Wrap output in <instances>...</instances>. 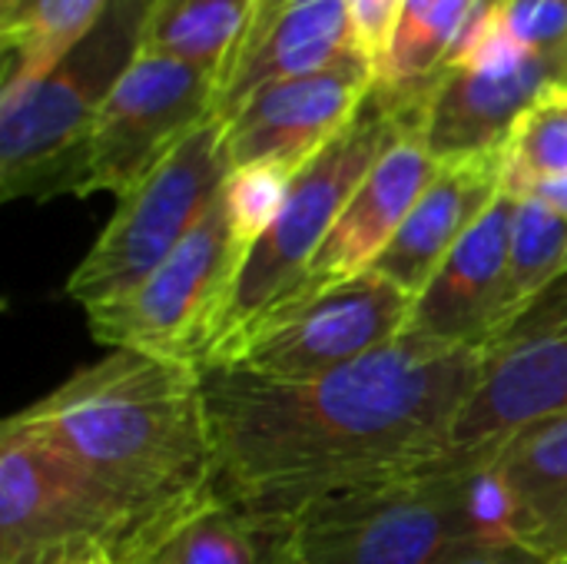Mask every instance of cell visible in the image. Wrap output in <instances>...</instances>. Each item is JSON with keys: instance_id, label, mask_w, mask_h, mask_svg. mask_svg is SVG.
<instances>
[{"instance_id": "obj_22", "label": "cell", "mask_w": 567, "mask_h": 564, "mask_svg": "<svg viewBox=\"0 0 567 564\" xmlns=\"http://www.w3.org/2000/svg\"><path fill=\"white\" fill-rule=\"evenodd\" d=\"M133 564H269L262 532L219 492L166 525Z\"/></svg>"}, {"instance_id": "obj_3", "label": "cell", "mask_w": 567, "mask_h": 564, "mask_svg": "<svg viewBox=\"0 0 567 564\" xmlns=\"http://www.w3.org/2000/svg\"><path fill=\"white\" fill-rule=\"evenodd\" d=\"M498 449H449L419 469L302 505L262 529L269 564H452L468 552L498 548L475 502L478 469Z\"/></svg>"}, {"instance_id": "obj_18", "label": "cell", "mask_w": 567, "mask_h": 564, "mask_svg": "<svg viewBox=\"0 0 567 564\" xmlns=\"http://www.w3.org/2000/svg\"><path fill=\"white\" fill-rule=\"evenodd\" d=\"M478 0H405L395 37L375 66V90L429 100Z\"/></svg>"}, {"instance_id": "obj_12", "label": "cell", "mask_w": 567, "mask_h": 564, "mask_svg": "<svg viewBox=\"0 0 567 564\" xmlns=\"http://www.w3.org/2000/svg\"><path fill=\"white\" fill-rule=\"evenodd\" d=\"M372 86L375 70L365 60L262 86L233 120H226L233 170L249 163H282L299 173L355 120Z\"/></svg>"}, {"instance_id": "obj_8", "label": "cell", "mask_w": 567, "mask_h": 564, "mask_svg": "<svg viewBox=\"0 0 567 564\" xmlns=\"http://www.w3.org/2000/svg\"><path fill=\"white\" fill-rule=\"evenodd\" d=\"M226 123L209 120L136 183L90 253L66 279V296L86 309L133 293L199 223L229 176Z\"/></svg>"}, {"instance_id": "obj_20", "label": "cell", "mask_w": 567, "mask_h": 564, "mask_svg": "<svg viewBox=\"0 0 567 564\" xmlns=\"http://www.w3.org/2000/svg\"><path fill=\"white\" fill-rule=\"evenodd\" d=\"M567 276V216L535 196H522L515 209L512 253L498 306L495 342L508 336Z\"/></svg>"}, {"instance_id": "obj_27", "label": "cell", "mask_w": 567, "mask_h": 564, "mask_svg": "<svg viewBox=\"0 0 567 564\" xmlns=\"http://www.w3.org/2000/svg\"><path fill=\"white\" fill-rule=\"evenodd\" d=\"M528 196H535V199L548 203L555 213L567 216V176H555V180H545V183H538V186H535Z\"/></svg>"}, {"instance_id": "obj_13", "label": "cell", "mask_w": 567, "mask_h": 564, "mask_svg": "<svg viewBox=\"0 0 567 564\" xmlns=\"http://www.w3.org/2000/svg\"><path fill=\"white\" fill-rule=\"evenodd\" d=\"M355 60L365 57L355 47L346 0H256L216 83V120H233L236 110L269 83Z\"/></svg>"}, {"instance_id": "obj_15", "label": "cell", "mask_w": 567, "mask_h": 564, "mask_svg": "<svg viewBox=\"0 0 567 564\" xmlns=\"http://www.w3.org/2000/svg\"><path fill=\"white\" fill-rule=\"evenodd\" d=\"M439 166L442 163L432 156L422 123L409 126L369 170V176L342 209L339 223L332 226L329 239L319 246L309 273L302 276V283L292 289L289 299L316 296L322 289H332L339 283L369 273L395 239L399 226L405 223L419 196L435 180Z\"/></svg>"}, {"instance_id": "obj_16", "label": "cell", "mask_w": 567, "mask_h": 564, "mask_svg": "<svg viewBox=\"0 0 567 564\" xmlns=\"http://www.w3.org/2000/svg\"><path fill=\"white\" fill-rule=\"evenodd\" d=\"M502 189L505 146L478 156L445 160L372 269L419 299L455 243L485 216Z\"/></svg>"}, {"instance_id": "obj_7", "label": "cell", "mask_w": 567, "mask_h": 564, "mask_svg": "<svg viewBox=\"0 0 567 564\" xmlns=\"http://www.w3.org/2000/svg\"><path fill=\"white\" fill-rule=\"evenodd\" d=\"M412 309V293L369 269L316 296L279 302L219 342L203 366L262 382L326 379L399 342L409 329Z\"/></svg>"}, {"instance_id": "obj_26", "label": "cell", "mask_w": 567, "mask_h": 564, "mask_svg": "<svg viewBox=\"0 0 567 564\" xmlns=\"http://www.w3.org/2000/svg\"><path fill=\"white\" fill-rule=\"evenodd\" d=\"M452 564H548L545 558L518 548V545H498V548H478V552H468L462 558H455Z\"/></svg>"}, {"instance_id": "obj_6", "label": "cell", "mask_w": 567, "mask_h": 564, "mask_svg": "<svg viewBox=\"0 0 567 564\" xmlns=\"http://www.w3.org/2000/svg\"><path fill=\"white\" fill-rule=\"evenodd\" d=\"M143 529L50 439L10 416L0 429V564H130Z\"/></svg>"}, {"instance_id": "obj_4", "label": "cell", "mask_w": 567, "mask_h": 564, "mask_svg": "<svg viewBox=\"0 0 567 564\" xmlns=\"http://www.w3.org/2000/svg\"><path fill=\"white\" fill-rule=\"evenodd\" d=\"M150 0H113L103 20L47 73L0 90L3 199H50L83 183L93 123L143 53Z\"/></svg>"}, {"instance_id": "obj_14", "label": "cell", "mask_w": 567, "mask_h": 564, "mask_svg": "<svg viewBox=\"0 0 567 564\" xmlns=\"http://www.w3.org/2000/svg\"><path fill=\"white\" fill-rule=\"evenodd\" d=\"M518 196L498 193L419 293L405 336L435 349H492Z\"/></svg>"}, {"instance_id": "obj_25", "label": "cell", "mask_w": 567, "mask_h": 564, "mask_svg": "<svg viewBox=\"0 0 567 564\" xmlns=\"http://www.w3.org/2000/svg\"><path fill=\"white\" fill-rule=\"evenodd\" d=\"M402 7H405V0H346L355 47L372 63V70L382 63V57L395 37Z\"/></svg>"}, {"instance_id": "obj_1", "label": "cell", "mask_w": 567, "mask_h": 564, "mask_svg": "<svg viewBox=\"0 0 567 564\" xmlns=\"http://www.w3.org/2000/svg\"><path fill=\"white\" fill-rule=\"evenodd\" d=\"M482 366L485 349L409 336L312 382L203 366L216 492L262 532L322 495L435 462Z\"/></svg>"}, {"instance_id": "obj_5", "label": "cell", "mask_w": 567, "mask_h": 564, "mask_svg": "<svg viewBox=\"0 0 567 564\" xmlns=\"http://www.w3.org/2000/svg\"><path fill=\"white\" fill-rule=\"evenodd\" d=\"M425 106L429 100H399L372 86L355 120L296 173L282 213L236 276L209 352L292 296L369 170L409 126L425 123Z\"/></svg>"}, {"instance_id": "obj_28", "label": "cell", "mask_w": 567, "mask_h": 564, "mask_svg": "<svg viewBox=\"0 0 567 564\" xmlns=\"http://www.w3.org/2000/svg\"><path fill=\"white\" fill-rule=\"evenodd\" d=\"M86 564H116V562H113V555H106V552H100L96 558H90V562H86Z\"/></svg>"}, {"instance_id": "obj_29", "label": "cell", "mask_w": 567, "mask_h": 564, "mask_svg": "<svg viewBox=\"0 0 567 564\" xmlns=\"http://www.w3.org/2000/svg\"><path fill=\"white\" fill-rule=\"evenodd\" d=\"M561 564H567V562H561Z\"/></svg>"}, {"instance_id": "obj_11", "label": "cell", "mask_w": 567, "mask_h": 564, "mask_svg": "<svg viewBox=\"0 0 567 564\" xmlns=\"http://www.w3.org/2000/svg\"><path fill=\"white\" fill-rule=\"evenodd\" d=\"M567 416V276L488 352L452 425V452H485Z\"/></svg>"}, {"instance_id": "obj_23", "label": "cell", "mask_w": 567, "mask_h": 564, "mask_svg": "<svg viewBox=\"0 0 567 564\" xmlns=\"http://www.w3.org/2000/svg\"><path fill=\"white\" fill-rule=\"evenodd\" d=\"M555 176H567V83L545 90L505 140V193L522 199Z\"/></svg>"}, {"instance_id": "obj_10", "label": "cell", "mask_w": 567, "mask_h": 564, "mask_svg": "<svg viewBox=\"0 0 567 564\" xmlns=\"http://www.w3.org/2000/svg\"><path fill=\"white\" fill-rule=\"evenodd\" d=\"M213 116L216 76L209 70L176 57L140 53L93 123L80 196H126Z\"/></svg>"}, {"instance_id": "obj_24", "label": "cell", "mask_w": 567, "mask_h": 564, "mask_svg": "<svg viewBox=\"0 0 567 564\" xmlns=\"http://www.w3.org/2000/svg\"><path fill=\"white\" fill-rule=\"evenodd\" d=\"M292 180H296V170L282 163H249V166L229 170L223 199H226L233 236L246 256L256 249V243L282 213Z\"/></svg>"}, {"instance_id": "obj_17", "label": "cell", "mask_w": 567, "mask_h": 564, "mask_svg": "<svg viewBox=\"0 0 567 564\" xmlns=\"http://www.w3.org/2000/svg\"><path fill=\"white\" fill-rule=\"evenodd\" d=\"M492 469L512 502V542L548 564L567 562V416L512 435Z\"/></svg>"}, {"instance_id": "obj_19", "label": "cell", "mask_w": 567, "mask_h": 564, "mask_svg": "<svg viewBox=\"0 0 567 564\" xmlns=\"http://www.w3.org/2000/svg\"><path fill=\"white\" fill-rule=\"evenodd\" d=\"M113 7V0H0L3 83L56 66Z\"/></svg>"}, {"instance_id": "obj_21", "label": "cell", "mask_w": 567, "mask_h": 564, "mask_svg": "<svg viewBox=\"0 0 567 564\" xmlns=\"http://www.w3.org/2000/svg\"><path fill=\"white\" fill-rule=\"evenodd\" d=\"M256 0H150L143 53L176 57L223 76Z\"/></svg>"}, {"instance_id": "obj_2", "label": "cell", "mask_w": 567, "mask_h": 564, "mask_svg": "<svg viewBox=\"0 0 567 564\" xmlns=\"http://www.w3.org/2000/svg\"><path fill=\"white\" fill-rule=\"evenodd\" d=\"M13 416L133 512L143 529L140 552L216 495V449L196 362L113 349Z\"/></svg>"}, {"instance_id": "obj_9", "label": "cell", "mask_w": 567, "mask_h": 564, "mask_svg": "<svg viewBox=\"0 0 567 564\" xmlns=\"http://www.w3.org/2000/svg\"><path fill=\"white\" fill-rule=\"evenodd\" d=\"M243 263L246 253L233 236L219 193L183 243L133 293L86 309L90 332L110 349L199 366L213 346Z\"/></svg>"}]
</instances>
